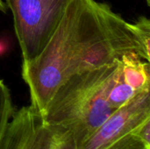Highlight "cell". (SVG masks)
<instances>
[{"instance_id":"1","label":"cell","mask_w":150,"mask_h":149,"mask_svg":"<svg viewBox=\"0 0 150 149\" xmlns=\"http://www.w3.org/2000/svg\"><path fill=\"white\" fill-rule=\"evenodd\" d=\"M131 52L144 60L130 24L120 14L96 0H72L40 54L22 61L31 105L43 118L54 93L69 77L112 64Z\"/></svg>"},{"instance_id":"2","label":"cell","mask_w":150,"mask_h":149,"mask_svg":"<svg viewBox=\"0 0 150 149\" xmlns=\"http://www.w3.org/2000/svg\"><path fill=\"white\" fill-rule=\"evenodd\" d=\"M118 61L69 77L47 105L43 119L69 130L77 149L114 112L107 96Z\"/></svg>"},{"instance_id":"3","label":"cell","mask_w":150,"mask_h":149,"mask_svg":"<svg viewBox=\"0 0 150 149\" xmlns=\"http://www.w3.org/2000/svg\"><path fill=\"white\" fill-rule=\"evenodd\" d=\"M80 149H150V89L115 110Z\"/></svg>"},{"instance_id":"4","label":"cell","mask_w":150,"mask_h":149,"mask_svg":"<svg viewBox=\"0 0 150 149\" xmlns=\"http://www.w3.org/2000/svg\"><path fill=\"white\" fill-rule=\"evenodd\" d=\"M72 0H5L13 18L23 61L43 50Z\"/></svg>"},{"instance_id":"5","label":"cell","mask_w":150,"mask_h":149,"mask_svg":"<svg viewBox=\"0 0 150 149\" xmlns=\"http://www.w3.org/2000/svg\"><path fill=\"white\" fill-rule=\"evenodd\" d=\"M0 149H77L72 133L48 124L30 105L13 112Z\"/></svg>"},{"instance_id":"6","label":"cell","mask_w":150,"mask_h":149,"mask_svg":"<svg viewBox=\"0 0 150 149\" xmlns=\"http://www.w3.org/2000/svg\"><path fill=\"white\" fill-rule=\"evenodd\" d=\"M130 28L142 50L144 60H150V20L145 16L140 17L134 23H129Z\"/></svg>"},{"instance_id":"7","label":"cell","mask_w":150,"mask_h":149,"mask_svg":"<svg viewBox=\"0 0 150 149\" xmlns=\"http://www.w3.org/2000/svg\"><path fill=\"white\" fill-rule=\"evenodd\" d=\"M13 112L10 90L5 85L4 82L0 79V142Z\"/></svg>"},{"instance_id":"8","label":"cell","mask_w":150,"mask_h":149,"mask_svg":"<svg viewBox=\"0 0 150 149\" xmlns=\"http://www.w3.org/2000/svg\"><path fill=\"white\" fill-rule=\"evenodd\" d=\"M0 11L6 12V4L4 3L3 0H0Z\"/></svg>"}]
</instances>
